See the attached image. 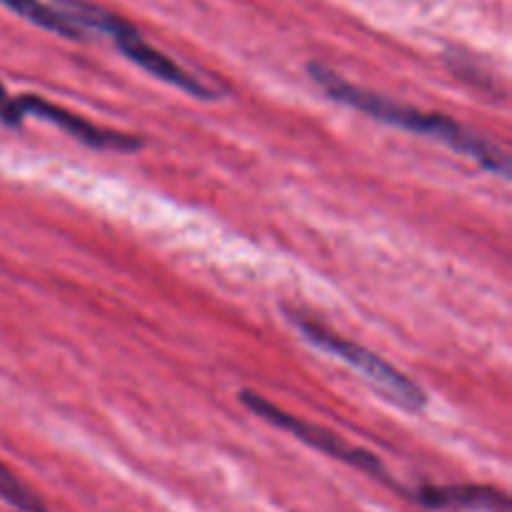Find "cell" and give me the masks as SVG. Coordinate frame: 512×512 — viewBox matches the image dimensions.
<instances>
[{
	"label": "cell",
	"mask_w": 512,
	"mask_h": 512,
	"mask_svg": "<svg viewBox=\"0 0 512 512\" xmlns=\"http://www.w3.org/2000/svg\"><path fill=\"white\" fill-rule=\"evenodd\" d=\"M0 498L23 512H45L43 500H40L33 490L25 488L3 463H0Z\"/></svg>",
	"instance_id": "8"
},
{
	"label": "cell",
	"mask_w": 512,
	"mask_h": 512,
	"mask_svg": "<svg viewBox=\"0 0 512 512\" xmlns=\"http://www.w3.org/2000/svg\"><path fill=\"white\" fill-rule=\"evenodd\" d=\"M15 113L23 120L25 115H33V118L48 120L55 128H60L63 133H68L70 138H75L78 143L88 145L95 150H118V153H133V150L143 148V140L138 135L118 133V130L100 128V125L88 123L80 115L68 113L60 105L48 103V100L38 98V95H23V98H15Z\"/></svg>",
	"instance_id": "5"
},
{
	"label": "cell",
	"mask_w": 512,
	"mask_h": 512,
	"mask_svg": "<svg viewBox=\"0 0 512 512\" xmlns=\"http://www.w3.org/2000/svg\"><path fill=\"white\" fill-rule=\"evenodd\" d=\"M0 120H3L5 125H18L20 123L18 113H15V100L10 98L8 93H5L3 83H0Z\"/></svg>",
	"instance_id": "9"
},
{
	"label": "cell",
	"mask_w": 512,
	"mask_h": 512,
	"mask_svg": "<svg viewBox=\"0 0 512 512\" xmlns=\"http://www.w3.org/2000/svg\"><path fill=\"white\" fill-rule=\"evenodd\" d=\"M5 8H10L13 13H18L20 18L30 20V23L40 25V28L50 30V33H58L68 40H80L83 38V30L75 28L70 20H65L63 15L58 13L50 5L40 3V0H0Z\"/></svg>",
	"instance_id": "7"
},
{
	"label": "cell",
	"mask_w": 512,
	"mask_h": 512,
	"mask_svg": "<svg viewBox=\"0 0 512 512\" xmlns=\"http://www.w3.org/2000/svg\"><path fill=\"white\" fill-rule=\"evenodd\" d=\"M290 320L300 328V333L310 340L313 345H318L325 353L335 355V358L345 360L348 365H353L358 373H363L380 393L388 400H393L395 405L405 410H423L428 405V395L420 388L418 383L408 378V375L400 373L398 368H393L390 363H385L380 355H375L373 350L363 348V345L353 343V340H345L343 335L333 333L325 325H320L318 320L305 318V315L290 313Z\"/></svg>",
	"instance_id": "3"
},
{
	"label": "cell",
	"mask_w": 512,
	"mask_h": 512,
	"mask_svg": "<svg viewBox=\"0 0 512 512\" xmlns=\"http://www.w3.org/2000/svg\"><path fill=\"white\" fill-rule=\"evenodd\" d=\"M53 8L58 10L65 20H70L75 28H95L100 30V33H108L110 38L115 40V45L120 48V53L128 55L135 65L148 70V73L155 75V78L185 90V93H190L193 98H200V100L215 98V90L210 88V85H205L203 80L195 78L193 73L180 68L173 58L160 53L158 48L145 43V40L140 38L138 30H135L130 23H125L123 18H118V15L108 13V10L98 8V5L83 3V0H55Z\"/></svg>",
	"instance_id": "2"
},
{
	"label": "cell",
	"mask_w": 512,
	"mask_h": 512,
	"mask_svg": "<svg viewBox=\"0 0 512 512\" xmlns=\"http://www.w3.org/2000/svg\"><path fill=\"white\" fill-rule=\"evenodd\" d=\"M308 73L325 93L330 95L338 103L350 105V108L360 110V113L370 115V118L380 120V123L395 125V128L413 130V133L430 135L435 140H443L445 145H450L458 153H465L468 158L478 160L483 168L493 170L500 178H508L510 165L505 158L503 150H498L495 145H490L488 140H483L480 135L470 133L463 125L455 123L453 118L440 113H425V110L410 108V105L395 103V100L383 98L378 93H370V90L358 88V85H350L348 80L340 78L338 73H333L330 68L320 63H310Z\"/></svg>",
	"instance_id": "1"
},
{
	"label": "cell",
	"mask_w": 512,
	"mask_h": 512,
	"mask_svg": "<svg viewBox=\"0 0 512 512\" xmlns=\"http://www.w3.org/2000/svg\"><path fill=\"white\" fill-rule=\"evenodd\" d=\"M240 400H243L245 408H248L250 413L258 415L260 420H265V423L285 430V433H290L293 438L303 440V443L310 445V448L320 450V453L330 455V458L340 460V463L353 465V468L363 470V473L373 475V478L388 480V473H385V468L380 465V460L375 458L373 453H368V450H360V448H355V445H348L343 438H340V435H335V433H330V430L318 428V425H310V423H305V420L295 418V415L285 413V410H280L278 405H273L270 400H265L263 395L253 393V390H243V393H240Z\"/></svg>",
	"instance_id": "4"
},
{
	"label": "cell",
	"mask_w": 512,
	"mask_h": 512,
	"mask_svg": "<svg viewBox=\"0 0 512 512\" xmlns=\"http://www.w3.org/2000/svg\"><path fill=\"white\" fill-rule=\"evenodd\" d=\"M415 500L433 510H485L510 512L508 495L488 485H425Z\"/></svg>",
	"instance_id": "6"
}]
</instances>
